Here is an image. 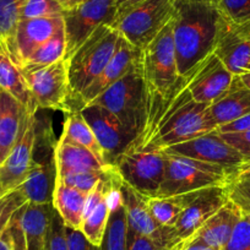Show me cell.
I'll use <instances>...</instances> for the list:
<instances>
[{
  "label": "cell",
  "mask_w": 250,
  "mask_h": 250,
  "mask_svg": "<svg viewBox=\"0 0 250 250\" xmlns=\"http://www.w3.org/2000/svg\"><path fill=\"white\" fill-rule=\"evenodd\" d=\"M189 80L190 71L179 75L166 96L144 104L140 130L128 150L163 151L217 130L208 113L210 104L191 97Z\"/></svg>",
  "instance_id": "cell-1"
},
{
  "label": "cell",
  "mask_w": 250,
  "mask_h": 250,
  "mask_svg": "<svg viewBox=\"0 0 250 250\" xmlns=\"http://www.w3.org/2000/svg\"><path fill=\"white\" fill-rule=\"evenodd\" d=\"M222 19L215 0H173V37L179 75L212 54Z\"/></svg>",
  "instance_id": "cell-2"
},
{
  "label": "cell",
  "mask_w": 250,
  "mask_h": 250,
  "mask_svg": "<svg viewBox=\"0 0 250 250\" xmlns=\"http://www.w3.org/2000/svg\"><path fill=\"white\" fill-rule=\"evenodd\" d=\"M119 32L110 25H102L66 59L71 104L100 76L117 49Z\"/></svg>",
  "instance_id": "cell-3"
},
{
  "label": "cell",
  "mask_w": 250,
  "mask_h": 250,
  "mask_svg": "<svg viewBox=\"0 0 250 250\" xmlns=\"http://www.w3.org/2000/svg\"><path fill=\"white\" fill-rule=\"evenodd\" d=\"M166 172L156 198L193 193L211 187L228 185L235 173L218 165L166 153Z\"/></svg>",
  "instance_id": "cell-4"
},
{
  "label": "cell",
  "mask_w": 250,
  "mask_h": 250,
  "mask_svg": "<svg viewBox=\"0 0 250 250\" xmlns=\"http://www.w3.org/2000/svg\"><path fill=\"white\" fill-rule=\"evenodd\" d=\"M144 80V104L166 96L179 78L175 58L172 20L141 50Z\"/></svg>",
  "instance_id": "cell-5"
},
{
  "label": "cell",
  "mask_w": 250,
  "mask_h": 250,
  "mask_svg": "<svg viewBox=\"0 0 250 250\" xmlns=\"http://www.w3.org/2000/svg\"><path fill=\"white\" fill-rule=\"evenodd\" d=\"M20 70L38 109L73 112L65 59L44 66H25Z\"/></svg>",
  "instance_id": "cell-6"
},
{
  "label": "cell",
  "mask_w": 250,
  "mask_h": 250,
  "mask_svg": "<svg viewBox=\"0 0 250 250\" xmlns=\"http://www.w3.org/2000/svg\"><path fill=\"white\" fill-rule=\"evenodd\" d=\"M88 104L102 105L109 110L136 138L140 130L144 108V80L140 60L128 74Z\"/></svg>",
  "instance_id": "cell-7"
},
{
  "label": "cell",
  "mask_w": 250,
  "mask_h": 250,
  "mask_svg": "<svg viewBox=\"0 0 250 250\" xmlns=\"http://www.w3.org/2000/svg\"><path fill=\"white\" fill-rule=\"evenodd\" d=\"M173 18V0H146L115 18L112 27L130 44L143 50Z\"/></svg>",
  "instance_id": "cell-8"
},
{
  "label": "cell",
  "mask_w": 250,
  "mask_h": 250,
  "mask_svg": "<svg viewBox=\"0 0 250 250\" xmlns=\"http://www.w3.org/2000/svg\"><path fill=\"white\" fill-rule=\"evenodd\" d=\"M163 151L128 150L118 156L113 166L123 183L147 198H156L166 172Z\"/></svg>",
  "instance_id": "cell-9"
},
{
  "label": "cell",
  "mask_w": 250,
  "mask_h": 250,
  "mask_svg": "<svg viewBox=\"0 0 250 250\" xmlns=\"http://www.w3.org/2000/svg\"><path fill=\"white\" fill-rule=\"evenodd\" d=\"M117 15L114 0H83L62 13L65 33V57L69 59L102 25H112Z\"/></svg>",
  "instance_id": "cell-10"
},
{
  "label": "cell",
  "mask_w": 250,
  "mask_h": 250,
  "mask_svg": "<svg viewBox=\"0 0 250 250\" xmlns=\"http://www.w3.org/2000/svg\"><path fill=\"white\" fill-rule=\"evenodd\" d=\"M120 194L126 212L128 249L134 240L141 235L151 238L162 250H169L173 245L179 242L174 227L161 226L152 217L148 208L147 196L134 190L133 188L123 182L120 185Z\"/></svg>",
  "instance_id": "cell-11"
},
{
  "label": "cell",
  "mask_w": 250,
  "mask_h": 250,
  "mask_svg": "<svg viewBox=\"0 0 250 250\" xmlns=\"http://www.w3.org/2000/svg\"><path fill=\"white\" fill-rule=\"evenodd\" d=\"M167 155L182 156L193 158L201 162L218 165L237 174L240 167L245 165L242 153L233 147L229 143L223 139L217 130L191 139L185 143L170 146L163 150Z\"/></svg>",
  "instance_id": "cell-12"
},
{
  "label": "cell",
  "mask_w": 250,
  "mask_h": 250,
  "mask_svg": "<svg viewBox=\"0 0 250 250\" xmlns=\"http://www.w3.org/2000/svg\"><path fill=\"white\" fill-rule=\"evenodd\" d=\"M37 140L36 113L28 112L22 134L10 155L0 165V198L16 189L30 172Z\"/></svg>",
  "instance_id": "cell-13"
},
{
  "label": "cell",
  "mask_w": 250,
  "mask_h": 250,
  "mask_svg": "<svg viewBox=\"0 0 250 250\" xmlns=\"http://www.w3.org/2000/svg\"><path fill=\"white\" fill-rule=\"evenodd\" d=\"M80 112L95 133L108 163L113 166L118 156L128 150L135 140V135L102 105L87 104L81 108Z\"/></svg>",
  "instance_id": "cell-14"
},
{
  "label": "cell",
  "mask_w": 250,
  "mask_h": 250,
  "mask_svg": "<svg viewBox=\"0 0 250 250\" xmlns=\"http://www.w3.org/2000/svg\"><path fill=\"white\" fill-rule=\"evenodd\" d=\"M234 76L212 53L191 69L188 88L196 102L211 104L229 88Z\"/></svg>",
  "instance_id": "cell-15"
},
{
  "label": "cell",
  "mask_w": 250,
  "mask_h": 250,
  "mask_svg": "<svg viewBox=\"0 0 250 250\" xmlns=\"http://www.w3.org/2000/svg\"><path fill=\"white\" fill-rule=\"evenodd\" d=\"M228 200V185L206 188L199 191L195 199L187 206L174 225L178 239L182 240L193 235Z\"/></svg>",
  "instance_id": "cell-16"
},
{
  "label": "cell",
  "mask_w": 250,
  "mask_h": 250,
  "mask_svg": "<svg viewBox=\"0 0 250 250\" xmlns=\"http://www.w3.org/2000/svg\"><path fill=\"white\" fill-rule=\"evenodd\" d=\"M213 53L233 75L247 73L250 62V35L243 25L223 16Z\"/></svg>",
  "instance_id": "cell-17"
},
{
  "label": "cell",
  "mask_w": 250,
  "mask_h": 250,
  "mask_svg": "<svg viewBox=\"0 0 250 250\" xmlns=\"http://www.w3.org/2000/svg\"><path fill=\"white\" fill-rule=\"evenodd\" d=\"M140 55L141 50H139L138 48L134 47L124 37L120 36L117 49H115L114 54H113L112 59L109 60L107 66L103 69L100 76L76 100L75 104L79 105L78 110L92 102L103 91H105L113 83H117L125 74H128L138 64V62L140 60Z\"/></svg>",
  "instance_id": "cell-18"
},
{
  "label": "cell",
  "mask_w": 250,
  "mask_h": 250,
  "mask_svg": "<svg viewBox=\"0 0 250 250\" xmlns=\"http://www.w3.org/2000/svg\"><path fill=\"white\" fill-rule=\"evenodd\" d=\"M62 28V15L21 20L16 33V65L20 68L38 47L54 37Z\"/></svg>",
  "instance_id": "cell-19"
},
{
  "label": "cell",
  "mask_w": 250,
  "mask_h": 250,
  "mask_svg": "<svg viewBox=\"0 0 250 250\" xmlns=\"http://www.w3.org/2000/svg\"><path fill=\"white\" fill-rule=\"evenodd\" d=\"M57 179L54 150L41 161L33 156V163L27 177L16 189H19L27 203L43 205L52 204L53 191Z\"/></svg>",
  "instance_id": "cell-20"
},
{
  "label": "cell",
  "mask_w": 250,
  "mask_h": 250,
  "mask_svg": "<svg viewBox=\"0 0 250 250\" xmlns=\"http://www.w3.org/2000/svg\"><path fill=\"white\" fill-rule=\"evenodd\" d=\"M208 113L217 129L249 114L250 90L239 75H235L229 88L208 105Z\"/></svg>",
  "instance_id": "cell-21"
},
{
  "label": "cell",
  "mask_w": 250,
  "mask_h": 250,
  "mask_svg": "<svg viewBox=\"0 0 250 250\" xmlns=\"http://www.w3.org/2000/svg\"><path fill=\"white\" fill-rule=\"evenodd\" d=\"M28 110L5 91L0 93V165L18 144Z\"/></svg>",
  "instance_id": "cell-22"
},
{
  "label": "cell",
  "mask_w": 250,
  "mask_h": 250,
  "mask_svg": "<svg viewBox=\"0 0 250 250\" xmlns=\"http://www.w3.org/2000/svg\"><path fill=\"white\" fill-rule=\"evenodd\" d=\"M242 217L240 208L232 200H228L193 235L210 247L222 250Z\"/></svg>",
  "instance_id": "cell-23"
},
{
  "label": "cell",
  "mask_w": 250,
  "mask_h": 250,
  "mask_svg": "<svg viewBox=\"0 0 250 250\" xmlns=\"http://www.w3.org/2000/svg\"><path fill=\"white\" fill-rule=\"evenodd\" d=\"M53 210L52 204L37 205L26 203L21 206L20 221L27 250H45L48 226Z\"/></svg>",
  "instance_id": "cell-24"
},
{
  "label": "cell",
  "mask_w": 250,
  "mask_h": 250,
  "mask_svg": "<svg viewBox=\"0 0 250 250\" xmlns=\"http://www.w3.org/2000/svg\"><path fill=\"white\" fill-rule=\"evenodd\" d=\"M54 160L57 179H60L71 173L101 170L113 167V166H109V167L103 166L96 158V156L86 148L71 145V144L60 143V141H57L55 144Z\"/></svg>",
  "instance_id": "cell-25"
},
{
  "label": "cell",
  "mask_w": 250,
  "mask_h": 250,
  "mask_svg": "<svg viewBox=\"0 0 250 250\" xmlns=\"http://www.w3.org/2000/svg\"><path fill=\"white\" fill-rule=\"evenodd\" d=\"M58 141L86 148V150L91 151L103 166L105 167L112 166L108 163L104 152L96 139L95 133L92 131L88 123L86 122L83 115L81 114L80 110H73V112L68 113V117H66L64 126H62V133Z\"/></svg>",
  "instance_id": "cell-26"
},
{
  "label": "cell",
  "mask_w": 250,
  "mask_h": 250,
  "mask_svg": "<svg viewBox=\"0 0 250 250\" xmlns=\"http://www.w3.org/2000/svg\"><path fill=\"white\" fill-rule=\"evenodd\" d=\"M87 195L88 194L83 191L64 184L62 180H55L52 205L62 218L66 227L74 229L81 228Z\"/></svg>",
  "instance_id": "cell-27"
},
{
  "label": "cell",
  "mask_w": 250,
  "mask_h": 250,
  "mask_svg": "<svg viewBox=\"0 0 250 250\" xmlns=\"http://www.w3.org/2000/svg\"><path fill=\"white\" fill-rule=\"evenodd\" d=\"M126 212L122 201L120 187L110 194V213L100 250H128Z\"/></svg>",
  "instance_id": "cell-28"
},
{
  "label": "cell",
  "mask_w": 250,
  "mask_h": 250,
  "mask_svg": "<svg viewBox=\"0 0 250 250\" xmlns=\"http://www.w3.org/2000/svg\"><path fill=\"white\" fill-rule=\"evenodd\" d=\"M0 88L18 100L28 112L37 113L20 68L5 53H0Z\"/></svg>",
  "instance_id": "cell-29"
},
{
  "label": "cell",
  "mask_w": 250,
  "mask_h": 250,
  "mask_svg": "<svg viewBox=\"0 0 250 250\" xmlns=\"http://www.w3.org/2000/svg\"><path fill=\"white\" fill-rule=\"evenodd\" d=\"M26 0H0V43L16 64V33Z\"/></svg>",
  "instance_id": "cell-30"
},
{
  "label": "cell",
  "mask_w": 250,
  "mask_h": 250,
  "mask_svg": "<svg viewBox=\"0 0 250 250\" xmlns=\"http://www.w3.org/2000/svg\"><path fill=\"white\" fill-rule=\"evenodd\" d=\"M199 191L165 198H148L147 203L151 215L161 226L174 227L183 211L195 199Z\"/></svg>",
  "instance_id": "cell-31"
},
{
  "label": "cell",
  "mask_w": 250,
  "mask_h": 250,
  "mask_svg": "<svg viewBox=\"0 0 250 250\" xmlns=\"http://www.w3.org/2000/svg\"><path fill=\"white\" fill-rule=\"evenodd\" d=\"M112 191L105 198H103L87 216L83 217V223H81V232L85 234V237L91 243L98 245V247H100L101 242H102L103 234H104L105 227H107L108 223V218H109L110 194H112Z\"/></svg>",
  "instance_id": "cell-32"
},
{
  "label": "cell",
  "mask_w": 250,
  "mask_h": 250,
  "mask_svg": "<svg viewBox=\"0 0 250 250\" xmlns=\"http://www.w3.org/2000/svg\"><path fill=\"white\" fill-rule=\"evenodd\" d=\"M65 57V33L64 28L57 33L53 38L38 47L20 68L25 66H44L53 64Z\"/></svg>",
  "instance_id": "cell-33"
},
{
  "label": "cell",
  "mask_w": 250,
  "mask_h": 250,
  "mask_svg": "<svg viewBox=\"0 0 250 250\" xmlns=\"http://www.w3.org/2000/svg\"><path fill=\"white\" fill-rule=\"evenodd\" d=\"M119 173H118L117 168L113 166L110 168H105V169L101 170H88V172H79V173H71V174L65 175V177L60 178L64 184L69 185L71 188H75L78 190L83 191V193L88 194L93 188L98 184L100 182L104 180V182H110V180H120Z\"/></svg>",
  "instance_id": "cell-34"
},
{
  "label": "cell",
  "mask_w": 250,
  "mask_h": 250,
  "mask_svg": "<svg viewBox=\"0 0 250 250\" xmlns=\"http://www.w3.org/2000/svg\"><path fill=\"white\" fill-rule=\"evenodd\" d=\"M64 9L57 0H26L21 10V20L62 16Z\"/></svg>",
  "instance_id": "cell-35"
},
{
  "label": "cell",
  "mask_w": 250,
  "mask_h": 250,
  "mask_svg": "<svg viewBox=\"0 0 250 250\" xmlns=\"http://www.w3.org/2000/svg\"><path fill=\"white\" fill-rule=\"evenodd\" d=\"M221 14L235 25L250 23V0H217Z\"/></svg>",
  "instance_id": "cell-36"
},
{
  "label": "cell",
  "mask_w": 250,
  "mask_h": 250,
  "mask_svg": "<svg viewBox=\"0 0 250 250\" xmlns=\"http://www.w3.org/2000/svg\"><path fill=\"white\" fill-rule=\"evenodd\" d=\"M65 228V223L59 213L53 210L49 226H48L45 250H69Z\"/></svg>",
  "instance_id": "cell-37"
},
{
  "label": "cell",
  "mask_w": 250,
  "mask_h": 250,
  "mask_svg": "<svg viewBox=\"0 0 250 250\" xmlns=\"http://www.w3.org/2000/svg\"><path fill=\"white\" fill-rule=\"evenodd\" d=\"M27 201L19 191V189H14L10 193L0 198V234L6 228L15 211L25 205Z\"/></svg>",
  "instance_id": "cell-38"
},
{
  "label": "cell",
  "mask_w": 250,
  "mask_h": 250,
  "mask_svg": "<svg viewBox=\"0 0 250 250\" xmlns=\"http://www.w3.org/2000/svg\"><path fill=\"white\" fill-rule=\"evenodd\" d=\"M222 250H250V213L243 215Z\"/></svg>",
  "instance_id": "cell-39"
},
{
  "label": "cell",
  "mask_w": 250,
  "mask_h": 250,
  "mask_svg": "<svg viewBox=\"0 0 250 250\" xmlns=\"http://www.w3.org/2000/svg\"><path fill=\"white\" fill-rule=\"evenodd\" d=\"M228 194H229V200H232L240 208L243 215H249L250 179L233 180L230 184H228Z\"/></svg>",
  "instance_id": "cell-40"
},
{
  "label": "cell",
  "mask_w": 250,
  "mask_h": 250,
  "mask_svg": "<svg viewBox=\"0 0 250 250\" xmlns=\"http://www.w3.org/2000/svg\"><path fill=\"white\" fill-rule=\"evenodd\" d=\"M227 143L237 148L244 157L245 165H250V131L233 134H221ZM242 168V167H240Z\"/></svg>",
  "instance_id": "cell-41"
},
{
  "label": "cell",
  "mask_w": 250,
  "mask_h": 250,
  "mask_svg": "<svg viewBox=\"0 0 250 250\" xmlns=\"http://www.w3.org/2000/svg\"><path fill=\"white\" fill-rule=\"evenodd\" d=\"M65 230L69 250H100V247L91 243L80 229L66 227Z\"/></svg>",
  "instance_id": "cell-42"
},
{
  "label": "cell",
  "mask_w": 250,
  "mask_h": 250,
  "mask_svg": "<svg viewBox=\"0 0 250 250\" xmlns=\"http://www.w3.org/2000/svg\"><path fill=\"white\" fill-rule=\"evenodd\" d=\"M169 250H220L216 249V248L210 247L206 243H204L203 240L198 239L194 235L185 238V239L179 240L175 245H173Z\"/></svg>",
  "instance_id": "cell-43"
},
{
  "label": "cell",
  "mask_w": 250,
  "mask_h": 250,
  "mask_svg": "<svg viewBox=\"0 0 250 250\" xmlns=\"http://www.w3.org/2000/svg\"><path fill=\"white\" fill-rule=\"evenodd\" d=\"M220 134H233V133H243V131H250V113L244 115L240 119L234 120L227 125H223L217 129Z\"/></svg>",
  "instance_id": "cell-44"
},
{
  "label": "cell",
  "mask_w": 250,
  "mask_h": 250,
  "mask_svg": "<svg viewBox=\"0 0 250 250\" xmlns=\"http://www.w3.org/2000/svg\"><path fill=\"white\" fill-rule=\"evenodd\" d=\"M128 250H162L151 238L141 235L134 240L133 244L130 245Z\"/></svg>",
  "instance_id": "cell-45"
},
{
  "label": "cell",
  "mask_w": 250,
  "mask_h": 250,
  "mask_svg": "<svg viewBox=\"0 0 250 250\" xmlns=\"http://www.w3.org/2000/svg\"><path fill=\"white\" fill-rule=\"evenodd\" d=\"M114 1L115 6H117V15H115V18H118V16L123 15L124 13L130 10V9L145 3L146 0H114Z\"/></svg>",
  "instance_id": "cell-46"
},
{
  "label": "cell",
  "mask_w": 250,
  "mask_h": 250,
  "mask_svg": "<svg viewBox=\"0 0 250 250\" xmlns=\"http://www.w3.org/2000/svg\"><path fill=\"white\" fill-rule=\"evenodd\" d=\"M243 179H250V165L243 166L239 168V170L235 174L234 179L233 180H243Z\"/></svg>",
  "instance_id": "cell-47"
},
{
  "label": "cell",
  "mask_w": 250,
  "mask_h": 250,
  "mask_svg": "<svg viewBox=\"0 0 250 250\" xmlns=\"http://www.w3.org/2000/svg\"><path fill=\"white\" fill-rule=\"evenodd\" d=\"M57 1L60 4V6L64 9V11H65V10H70V9L75 8L76 5L83 3V0H57Z\"/></svg>",
  "instance_id": "cell-48"
},
{
  "label": "cell",
  "mask_w": 250,
  "mask_h": 250,
  "mask_svg": "<svg viewBox=\"0 0 250 250\" xmlns=\"http://www.w3.org/2000/svg\"><path fill=\"white\" fill-rule=\"evenodd\" d=\"M239 78L240 80H242V83L250 90V71H247V73L242 74V75H239Z\"/></svg>",
  "instance_id": "cell-49"
},
{
  "label": "cell",
  "mask_w": 250,
  "mask_h": 250,
  "mask_svg": "<svg viewBox=\"0 0 250 250\" xmlns=\"http://www.w3.org/2000/svg\"><path fill=\"white\" fill-rule=\"evenodd\" d=\"M0 250H13L11 249L10 244H9L1 235H0Z\"/></svg>",
  "instance_id": "cell-50"
},
{
  "label": "cell",
  "mask_w": 250,
  "mask_h": 250,
  "mask_svg": "<svg viewBox=\"0 0 250 250\" xmlns=\"http://www.w3.org/2000/svg\"><path fill=\"white\" fill-rule=\"evenodd\" d=\"M245 27V30L248 31V33L250 35V23H245V25H243ZM248 71H250V62H249V68H248Z\"/></svg>",
  "instance_id": "cell-51"
},
{
  "label": "cell",
  "mask_w": 250,
  "mask_h": 250,
  "mask_svg": "<svg viewBox=\"0 0 250 250\" xmlns=\"http://www.w3.org/2000/svg\"><path fill=\"white\" fill-rule=\"evenodd\" d=\"M0 53H5V50H4V47H3V44H1V43H0ZM6 54V53H5ZM8 55V54H6Z\"/></svg>",
  "instance_id": "cell-52"
},
{
  "label": "cell",
  "mask_w": 250,
  "mask_h": 250,
  "mask_svg": "<svg viewBox=\"0 0 250 250\" xmlns=\"http://www.w3.org/2000/svg\"><path fill=\"white\" fill-rule=\"evenodd\" d=\"M1 91H3V90H1V88H0V93H1Z\"/></svg>",
  "instance_id": "cell-53"
},
{
  "label": "cell",
  "mask_w": 250,
  "mask_h": 250,
  "mask_svg": "<svg viewBox=\"0 0 250 250\" xmlns=\"http://www.w3.org/2000/svg\"><path fill=\"white\" fill-rule=\"evenodd\" d=\"M215 1H216V3H217V0H215Z\"/></svg>",
  "instance_id": "cell-54"
}]
</instances>
